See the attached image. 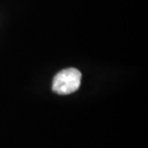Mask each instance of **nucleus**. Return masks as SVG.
Instances as JSON below:
<instances>
[{
  "mask_svg": "<svg viewBox=\"0 0 148 148\" xmlns=\"http://www.w3.org/2000/svg\"><path fill=\"white\" fill-rule=\"evenodd\" d=\"M82 74L76 69H66L59 72L53 79L52 90L58 94H70L81 85Z\"/></svg>",
  "mask_w": 148,
  "mask_h": 148,
  "instance_id": "obj_1",
  "label": "nucleus"
}]
</instances>
